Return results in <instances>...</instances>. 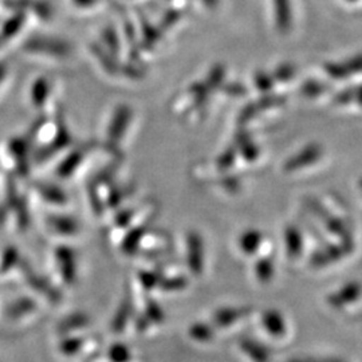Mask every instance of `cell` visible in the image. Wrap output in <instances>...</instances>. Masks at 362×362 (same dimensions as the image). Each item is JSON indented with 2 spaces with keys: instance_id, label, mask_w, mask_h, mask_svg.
Segmentation results:
<instances>
[{
  "instance_id": "2",
  "label": "cell",
  "mask_w": 362,
  "mask_h": 362,
  "mask_svg": "<svg viewBox=\"0 0 362 362\" xmlns=\"http://www.w3.org/2000/svg\"><path fill=\"white\" fill-rule=\"evenodd\" d=\"M362 296V286L360 284H348V285L341 287L338 291L330 294L327 297V303L336 309L341 310L344 308H346L350 303L356 302L357 299H360Z\"/></svg>"
},
{
  "instance_id": "1",
  "label": "cell",
  "mask_w": 362,
  "mask_h": 362,
  "mask_svg": "<svg viewBox=\"0 0 362 362\" xmlns=\"http://www.w3.org/2000/svg\"><path fill=\"white\" fill-rule=\"evenodd\" d=\"M353 251V242L350 240H341L339 245H330L326 246L322 250H320L313 259V264L314 266H327L332 264L333 262H337L339 259L349 255L350 252Z\"/></svg>"
},
{
  "instance_id": "3",
  "label": "cell",
  "mask_w": 362,
  "mask_h": 362,
  "mask_svg": "<svg viewBox=\"0 0 362 362\" xmlns=\"http://www.w3.org/2000/svg\"><path fill=\"white\" fill-rule=\"evenodd\" d=\"M298 362H342L339 360H334V358H318V360H305V361Z\"/></svg>"
}]
</instances>
